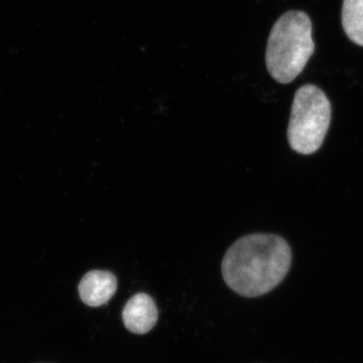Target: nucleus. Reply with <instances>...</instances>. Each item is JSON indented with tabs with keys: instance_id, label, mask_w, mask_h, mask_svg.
I'll return each instance as SVG.
<instances>
[{
	"instance_id": "obj_1",
	"label": "nucleus",
	"mask_w": 363,
	"mask_h": 363,
	"mask_svg": "<svg viewBox=\"0 0 363 363\" xmlns=\"http://www.w3.org/2000/svg\"><path fill=\"white\" fill-rule=\"evenodd\" d=\"M292 252L283 238L255 233L243 236L227 250L222 260L226 285L243 297H259L286 278Z\"/></svg>"
},
{
	"instance_id": "obj_2",
	"label": "nucleus",
	"mask_w": 363,
	"mask_h": 363,
	"mask_svg": "<svg viewBox=\"0 0 363 363\" xmlns=\"http://www.w3.org/2000/svg\"><path fill=\"white\" fill-rule=\"evenodd\" d=\"M312 21L304 11L284 13L272 26L266 51V65L281 84L292 82L302 73L315 52Z\"/></svg>"
},
{
	"instance_id": "obj_5",
	"label": "nucleus",
	"mask_w": 363,
	"mask_h": 363,
	"mask_svg": "<svg viewBox=\"0 0 363 363\" xmlns=\"http://www.w3.org/2000/svg\"><path fill=\"white\" fill-rule=\"evenodd\" d=\"M116 277L111 272L99 269L87 272L78 286L81 300L89 307L107 304L116 295Z\"/></svg>"
},
{
	"instance_id": "obj_4",
	"label": "nucleus",
	"mask_w": 363,
	"mask_h": 363,
	"mask_svg": "<svg viewBox=\"0 0 363 363\" xmlns=\"http://www.w3.org/2000/svg\"><path fill=\"white\" fill-rule=\"evenodd\" d=\"M159 312L150 296L147 294H136L128 300L123 312L124 326L131 333H149L156 326Z\"/></svg>"
},
{
	"instance_id": "obj_3",
	"label": "nucleus",
	"mask_w": 363,
	"mask_h": 363,
	"mask_svg": "<svg viewBox=\"0 0 363 363\" xmlns=\"http://www.w3.org/2000/svg\"><path fill=\"white\" fill-rule=\"evenodd\" d=\"M331 123V104L323 91L307 84L298 88L291 111L288 140L302 155H312L321 147Z\"/></svg>"
},
{
	"instance_id": "obj_6",
	"label": "nucleus",
	"mask_w": 363,
	"mask_h": 363,
	"mask_svg": "<svg viewBox=\"0 0 363 363\" xmlns=\"http://www.w3.org/2000/svg\"><path fill=\"white\" fill-rule=\"evenodd\" d=\"M342 26L350 40L363 47V0H344Z\"/></svg>"
}]
</instances>
